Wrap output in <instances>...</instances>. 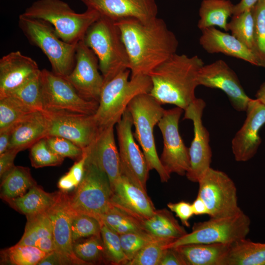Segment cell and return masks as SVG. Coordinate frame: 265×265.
Instances as JSON below:
<instances>
[{"label":"cell","mask_w":265,"mask_h":265,"mask_svg":"<svg viewBox=\"0 0 265 265\" xmlns=\"http://www.w3.org/2000/svg\"><path fill=\"white\" fill-rule=\"evenodd\" d=\"M29 158L31 165L36 168L59 165L64 159L50 149L46 138L40 139L30 148Z\"/></svg>","instance_id":"cell-43"},{"label":"cell","mask_w":265,"mask_h":265,"mask_svg":"<svg viewBox=\"0 0 265 265\" xmlns=\"http://www.w3.org/2000/svg\"><path fill=\"white\" fill-rule=\"evenodd\" d=\"M223 265H265V243L244 238L231 243Z\"/></svg>","instance_id":"cell-28"},{"label":"cell","mask_w":265,"mask_h":265,"mask_svg":"<svg viewBox=\"0 0 265 265\" xmlns=\"http://www.w3.org/2000/svg\"><path fill=\"white\" fill-rule=\"evenodd\" d=\"M198 195L212 218L232 216L243 212L238 205L237 187L225 172L209 168L198 182Z\"/></svg>","instance_id":"cell-10"},{"label":"cell","mask_w":265,"mask_h":265,"mask_svg":"<svg viewBox=\"0 0 265 265\" xmlns=\"http://www.w3.org/2000/svg\"><path fill=\"white\" fill-rule=\"evenodd\" d=\"M114 126H110L100 130L94 142L84 150L87 154L86 159L106 174L111 188L122 175Z\"/></svg>","instance_id":"cell-22"},{"label":"cell","mask_w":265,"mask_h":265,"mask_svg":"<svg viewBox=\"0 0 265 265\" xmlns=\"http://www.w3.org/2000/svg\"><path fill=\"white\" fill-rule=\"evenodd\" d=\"M82 40L98 58L104 83L129 69L128 55L115 22L100 16Z\"/></svg>","instance_id":"cell-4"},{"label":"cell","mask_w":265,"mask_h":265,"mask_svg":"<svg viewBox=\"0 0 265 265\" xmlns=\"http://www.w3.org/2000/svg\"><path fill=\"white\" fill-rule=\"evenodd\" d=\"M36 62L17 51L0 59V97L7 95L40 71Z\"/></svg>","instance_id":"cell-23"},{"label":"cell","mask_w":265,"mask_h":265,"mask_svg":"<svg viewBox=\"0 0 265 265\" xmlns=\"http://www.w3.org/2000/svg\"><path fill=\"white\" fill-rule=\"evenodd\" d=\"M43 111L48 122V136L62 137L83 150L94 142L100 132L94 115L66 111Z\"/></svg>","instance_id":"cell-14"},{"label":"cell","mask_w":265,"mask_h":265,"mask_svg":"<svg viewBox=\"0 0 265 265\" xmlns=\"http://www.w3.org/2000/svg\"><path fill=\"white\" fill-rule=\"evenodd\" d=\"M100 222L119 235L144 230L142 221L112 204L101 216Z\"/></svg>","instance_id":"cell-33"},{"label":"cell","mask_w":265,"mask_h":265,"mask_svg":"<svg viewBox=\"0 0 265 265\" xmlns=\"http://www.w3.org/2000/svg\"><path fill=\"white\" fill-rule=\"evenodd\" d=\"M198 83L223 91L238 111H245L251 99L246 94L236 73L221 59L202 66L198 73Z\"/></svg>","instance_id":"cell-17"},{"label":"cell","mask_w":265,"mask_h":265,"mask_svg":"<svg viewBox=\"0 0 265 265\" xmlns=\"http://www.w3.org/2000/svg\"><path fill=\"white\" fill-rule=\"evenodd\" d=\"M205 102L196 98L184 110V119L192 121L194 137L188 148L190 167L186 176L191 182L198 183L206 171L211 167L212 151L210 145V135L202 121Z\"/></svg>","instance_id":"cell-15"},{"label":"cell","mask_w":265,"mask_h":265,"mask_svg":"<svg viewBox=\"0 0 265 265\" xmlns=\"http://www.w3.org/2000/svg\"><path fill=\"white\" fill-rule=\"evenodd\" d=\"M25 232L19 245L37 247L50 253L54 250L52 223L47 212L26 217Z\"/></svg>","instance_id":"cell-26"},{"label":"cell","mask_w":265,"mask_h":265,"mask_svg":"<svg viewBox=\"0 0 265 265\" xmlns=\"http://www.w3.org/2000/svg\"><path fill=\"white\" fill-rule=\"evenodd\" d=\"M125 46L131 76L148 74L176 53L178 40L161 19L134 18L115 22Z\"/></svg>","instance_id":"cell-1"},{"label":"cell","mask_w":265,"mask_h":265,"mask_svg":"<svg viewBox=\"0 0 265 265\" xmlns=\"http://www.w3.org/2000/svg\"><path fill=\"white\" fill-rule=\"evenodd\" d=\"M264 1H265V0H264Z\"/></svg>","instance_id":"cell-56"},{"label":"cell","mask_w":265,"mask_h":265,"mask_svg":"<svg viewBox=\"0 0 265 265\" xmlns=\"http://www.w3.org/2000/svg\"><path fill=\"white\" fill-rule=\"evenodd\" d=\"M204 64L197 55L175 53L148 74L149 94L161 105L172 104L185 110L197 98L198 73Z\"/></svg>","instance_id":"cell-2"},{"label":"cell","mask_w":265,"mask_h":265,"mask_svg":"<svg viewBox=\"0 0 265 265\" xmlns=\"http://www.w3.org/2000/svg\"><path fill=\"white\" fill-rule=\"evenodd\" d=\"M260 0H241L234 5L233 15H237L243 11L252 8Z\"/></svg>","instance_id":"cell-53"},{"label":"cell","mask_w":265,"mask_h":265,"mask_svg":"<svg viewBox=\"0 0 265 265\" xmlns=\"http://www.w3.org/2000/svg\"><path fill=\"white\" fill-rule=\"evenodd\" d=\"M40 80L44 110L86 115L96 113L99 103L83 98L65 78L44 69L41 70Z\"/></svg>","instance_id":"cell-11"},{"label":"cell","mask_w":265,"mask_h":265,"mask_svg":"<svg viewBox=\"0 0 265 265\" xmlns=\"http://www.w3.org/2000/svg\"><path fill=\"white\" fill-rule=\"evenodd\" d=\"M159 265H186V264L176 248H167L164 252Z\"/></svg>","instance_id":"cell-48"},{"label":"cell","mask_w":265,"mask_h":265,"mask_svg":"<svg viewBox=\"0 0 265 265\" xmlns=\"http://www.w3.org/2000/svg\"><path fill=\"white\" fill-rule=\"evenodd\" d=\"M73 249L75 255L88 264L99 261L103 257L106 258L101 235L89 237L83 241L75 242Z\"/></svg>","instance_id":"cell-40"},{"label":"cell","mask_w":265,"mask_h":265,"mask_svg":"<svg viewBox=\"0 0 265 265\" xmlns=\"http://www.w3.org/2000/svg\"><path fill=\"white\" fill-rule=\"evenodd\" d=\"M19 123L0 130V155L8 150L13 132Z\"/></svg>","instance_id":"cell-50"},{"label":"cell","mask_w":265,"mask_h":265,"mask_svg":"<svg viewBox=\"0 0 265 265\" xmlns=\"http://www.w3.org/2000/svg\"><path fill=\"white\" fill-rule=\"evenodd\" d=\"M199 43L207 53H222L258 66L253 52L232 34L215 28L202 29Z\"/></svg>","instance_id":"cell-24"},{"label":"cell","mask_w":265,"mask_h":265,"mask_svg":"<svg viewBox=\"0 0 265 265\" xmlns=\"http://www.w3.org/2000/svg\"><path fill=\"white\" fill-rule=\"evenodd\" d=\"M39 265H64L60 256L54 251L49 253L38 264Z\"/></svg>","instance_id":"cell-54"},{"label":"cell","mask_w":265,"mask_h":265,"mask_svg":"<svg viewBox=\"0 0 265 265\" xmlns=\"http://www.w3.org/2000/svg\"><path fill=\"white\" fill-rule=\"evenodd\" d=\"M18 26L29 42L46 56L53 73L65 78L72 72L75 64L77 44L63 41L50 24L41 19L21 14Z\"/></svg>","instance_id":"cell-6"},{"label":"cell","mask_w":265,"mask_h":265,"mask_svg":"<svg viewBox=\"0 0 265 265\" xmlns=\"http://www.w3.org/2000/svg\"><path fill=\"white\" fill-rule=\"evenodd\" d=\"M246 116L240 129L232 140L235 159L247 161L256 154L262 140L259 132L265 124V105L257 99H251L246 109Z\"/></svg>","instance_id":"cell-19"},{"label":"cell","mask_w":265,"mask_h":265,"mask_svg":"<svg viewBox=\"0 0 265 265\" xmlns=\"http://www.w3.org/2000/svg\"><path fill=\"white\" fill-rule=\"evenodd\" d=\"M34 111L13 97H0V130L20 122Z\"/></svg>","instance_id":"cell-37"},{"label":"cell","mask_w":265,"mask_h":265,"mask_svg":"<svg viewBox=\"0 0 265 265\" xmlns=\"http://www.w3.org/2000/svg\"><path fill=\"white\" fill-rule=\"evenodd\" d=\"M112 193L106 174L86 159L83 179L72 195H68L69 203L75 212L93 217L100 222L111 205Z\"/></svg>","instance_id":"cell-8"},{"label":"cell","mask_w":265,"mask_h":265,"mask_svg":"<svg viewBox=\"0 0 265 265\" xmlns=\"http://www.w3.org/2000/svg\"><path fill=\"white\" fill-rule=\"evenodd\" d=\"M74 211L71 208L68 195L59 192L56 200L47 212L52 223L54 251L64 265H86L75 254L71 234V222Z\"/></svg>","instance_id":"cell-18"},{"label":"cell","mask_w":265,"mask_h":265,"mask_svg":"<svg viewBox=\"0 0 265 265\" xmlns=\"http://www.w3.org/2000/svg\"><path fill=\"white\" fill-rule=\"evenodd\" d=\"M87 9L114 22L134 18L148 22L157 17L158 7L155 0H80Z\"/></svg>","instance_id":"cell-20"},{"label":"cell","mask_w":265,"mask_h":265,"mask_svg":"<svg viewBox=\"0 0 265 265\" xmlns=\"http://www.w3.org/2000/svg\"><path fill=\"white\" fill-rule=\"evenodd\" d=\"M19 152L15 149H8L0 155V176L1 178L15 166L14 161Z\"/></svg>","instance_id":"cell-47"},{"label":"cell","mask_w":265,"mask_h":265,"mask_svg":"<svg viewBox=\"0 0 265 265\" xmlns=\"http://www.w3.org/2000/svg\"><path fill=\"white\" fill-rule=\"evenodd\" d=\"M119 235L122 249L128 261L127 263L133 258L147 244L157 238L144 230Z\"/></svg>","instance_id":"cell-44"},{"label":"cell","mask_w":265,"mask_h":265,"mask_svg":"<svg viewBox=\"0 0 265 265\" xmlns=\"http://www.w3.org/2000/svg\"><path fill=\"white\" fill-rule=\"evenodd\" d=\"M135 128L134 136L145 157L149 170H155L162 183L170 178L162 166L157 153L154 128L162 117L165 109L149 93L135 97L127 107Z\"/></svg>","instance_id":"cell-7"},{"label":"cell","mask_w":265,"mask_h":265,"mask_svg":"<svg viewBox=\"0 0 265 265\" xmlns=\"http://www.w3.org/2000/svg\"><path fill=\"white\" fill-rule=\"evenodd\" d=\"M124 70L104 84L94 118L100 130L114 126L122 118L130 102L136 96L149 93L152 81L148 75L131 76Z\"/></svg>","instance_id":"cell-3"},{"label":"cell","mask_w":265,"mask_h":265,"mask_svg":"<svg viewBox=\"0 0 265 265\" xmlns=\"http://www.w3.org/2000/svg\"><path fill=\"white\" fill-rule=\"evenodd\" d=\"M256 96V99L265 105V81L260 86Z\"/></svg>","instance_id":"cell-55"},{"label":"cell","mask_w":265,"mask_h":265,"mask_svg":"<svg viewBox=\"0 0 265 265\" xmlns=\"http://www.w3.org/2000/svg\"><path fill=\"white\" fill-rule=\"evenodd\" d=\"M101 235L106 258L114 265H126L128 261L121 245L120 235L101 224Z\"/></svg>","instance_id":"cell-41"},{"label":"cell","mask_w":265,"mask_h":265,"mask_svg":"<svg viewBox=\"0 0 265 265\" xmlns=\"http://www.w3.org/2000/svg\"><path fill=\"white\" fill-rule=\"evenodd\" d=\"M171 212L166 209L156 210L152 217L142 221L144 230L157 238L175 240L186 235L185 228Z\"/></svg>","instance_id":"cell-30"},{"label":"cell","mask_w":265,"mask_h":265,"mask_svg":"<svg viewBox=\"0 0 265 265\" xmlns=\"http://www.w3.org/2000/svg\"><path fill=\"white\" fill-rule=\"evenodd\" d=\"M2 262L12 265H35L49 253L28 245H15L1 252Z\"/></svg>","instance_id":"cell-36"},{"label":"cell","mask_w":265,"mask_h":265,"mask_svg":"<svg viewBox=\"0 0 265 265\" xmlns=\"http://www.w3.org/2000/svg\"><path fill=\"white\" fill-rule=\"evenodd\" d=\"M40 73L41 70L6 96L16 98L34 111H43Z\"/></svg>","instance_id":"cell-35"},{"label":"cell","mask_w":265,"mask_h":265,"mask_svg":"<svg viewBox=\"0 0 265 265\" xmlns=\"http://www.w3.org/2000/svg\"><path fill=\"white\" fill-rule=\"evenodd\" d=\"M254 46L253 53L258 66L265 68V2L260 0L253 7Z\"/></svg>","instance_id":"cell-39"},{"label":"cell","mask_w":265,"mask_h":265,"mask_svg":"<svg viewBox=\"0 0 265 265\" xmlns=\"http://www.w3.org/2000/svg\"><path fill=\"white\" fill-rule=\"evenodd\" d=\"M48 132V122L43 111H34L16 125L8 149L20 152L30 148L40 139L47 137Z\"/></svg>","instance_id":"cell-25"},{"label":"cell","mask_w":265,"mask_h":265,"mask_svg":"<svg viewBox=\"0 0 265 265\" xmlns=\"http://www.w3.org/2000/svg\"><path fill=\"white\" fill-rule=\"evenodd\" d=\"M58 193L47 192L36 185L24 195L7 201L27 217L47 212L56 201Z\"/></svg>","instance_id":"cell-29"},{"label":"cell","mask_w":265,"mask_h":265,"mask_svg":"<svg viewBox=\"0 0 265 265\" xmlns=\"http://www.w3.org/2000/svg\"><path fill=\"white\" fill-rule=\"evenodd\" d=\"M46 139L50 149L62 158L78 160L83 154L84 150L81 148L65 138L49 136Z\"/></svg>","instance_id":"cell-45"},{"label":"cell","mask_w":265,"mask_h":265,"mask_svg":"<svg viewBox=\"0 0 265 265\" xmlns=\"http://www.w3.org/2000/svg\"><path fill=\"white\" fill-rule=\"evenodd\" d=\"M251 220L243 212L232 216L212 218L195 223L192 231L171 243L168 248L192 243L231 244L246 238Z\"/></svg>","instance_id":"cell-9"},{"label":"cell","mask_w":265,"mask_h":265,"mask_svg":"<svg viewBox=\"0 0 265 265\" xmlns=\"http://www.w3.org/2000/svg\"><path fill=\"white\" fill-rule=\"evenodd\" d=\"M99 70L97 57L81 40L77 45L74 68L65 78L83 98L99 103L104 84Z\"/></svg>","instance_id":"cell-16"},{"label":"cell","mask_w":265,"mask_h":265,"mask_svg":"<svg viewBox=\"0 0 265 265\" xmlns=\"http://www.w3.org/2000/svg\"><path fill=\"white\" fill-rule=\"evenodd\" d=\"M175 240L157 238L143 247L127 265H159L164 252Z\"/></svg>","instance_id":"cell-38"},{"label":"cell","mask_w":265,"mask_h":265,"mask_svg":"<svg viewBox=\"0 0 265 265\" xmlns=\"http://www.w3.org/2000/svg\"><path fill=\"white\" fill-rule=\"evenodd\" d=\"M57 185L58 187L63 192L71 190L77 186L74 180L68 173L60 178Z\"/></svg>","instance_id":"cell-51"},{"label":"cell","mask_w":265,"mask_h":265,"mask_svg":"<svg viewBox=\"0 0 265 265\" xmlns=\"http://www.w3.org/2000/svg\"><path fill=\"white\" fill-rule=\"evenodd\" d=\"M111 204L140 221L149 218L156 210L143 190L130 181L126 177H121L112 188Z\"/></svg>","instance_id":"cell-21"},{"label":"cell","mask_w":265,"mask_h":265,"mask_svg":"<svg viewBox=\"0 0 265 265\" xmlns=\"http://www.w3.org/2000/svg\"><path fill=\"white\" fill-rule=\"evenodd\" d=\"M183 111L178 106L165 109L157 124L163 142L160 160L170 175H186L190 167L188 148L185 146L179 131V120Z\"/></svg>","instance_id":"cell-12"},{"label":"cell","mask_w":265,"mask_h":265,"mask_svg":"<svg viewBox=\"0 0 265 265\" xmlns=\"http://www.w3.org/2000/svg\"><path fill=\"white\" fill-rule=\"evenodd\" d=\"M116 125L121 174L146 191L150 170L143 152L134 140L132 119L127 108Z\"/></svg>","instance_id":"cell-13"},{"label":"cell","mask_w":265,"mask_h":265,"mask_svg":"<svg viewBox=\"0 0 265 265\" xmlns=\"http://www.w3.org/2000/svg\"><path fill=\"white\" fill-rule=\"evenodd\" d=\"M191 205L194 215L208 214L209 211L206 204L198 195H197Z\"/></svg>","instance_id":"cell-52"},{"label":"cell","mask_w":265,"mask_h":265,"mask_svg":"<svg viewBox=\"0 0 265 265\" xmlns=\"http://www.w3.org/2000/svg\"><path fill=\"white\" fill-rule=\"evenodd\" d=\"M228 243H192L176 248L186 265H223Z\"/></svg>","instance_id":"cell-27"},{"label":"cell","mask_w":265,"mask_h":265,"mask_svg":"<svg viewBox=\"0 0 265 265\" xmlns=\"http://www.w3.org/2000/svg\"><path fill=\"white\" fill-rule=\"evenodd\" d=\"M253 7L238 15H233L231 20L227 24V31L230 30L231 34L250 49L253 53L254 46Z\"/></svg>","instance_id":"cell-34"},{"label":"cell","mask_w":265,"mask_h":265,"mask_svg":"<svg viewBox=\"0 0 265 265\" xmlns=\"http://www.w3.org/2000/svg\"><path fill=\"white\" fill-rule=\"evenodd\" d=\"M2 178L1 196L6 201L24 195L36 185L30 169L26 167L14 166Z\"/></svg>","instance_id":"cell-32"},{"label":"cell","mask_w":265,"mask_h":265,"mask_svg":"<svg viewBox=\"0 0 265 265\" xmlns=\"http://www.w3.org/2000/svg\"><path fill=\"white\" fill-rule=\"evenodd\" d=\"M21 14L47 22L63 41L71 44L82 40L88 29L100 16L89 9L76 13L61 0H37Z\"/></svg>","instance_id":"cell-5"},{"label":"cell","mask_w":265,"mask_h":265,"mask_svg":"<svg viewBox=\"0 0 265 265\" xmlns=\"http://www.w3.org/2000/svg\"><path fill=\"white\" fill-rule=\"evenodd\" d=\"M234 5L230 0H203L199 10L198 27L218 26L227 31L228 19L233 15Z\"/></svg>","instance_id":"cell-31"},{"label":"cell","mask_w":265,"mask_h":265,"mask_svg":"<svg viewBox=\"0 0 265 265\" xmlns=\"http://www.w3.org/2000/svg\"><path fill=\"white\" fill-rule=\"evenodd\" d=\"M168 208L174 212L181 220L182 224L186 227H189V219L194 214L191 204L180 201L177 203H169L167 204Z\"/></svg>","instance_id":"cell-46"},{"label":"cell","mask_w":265,"mask_h":265,"mask_svg":"<svg viewBox=\"0 0 265 265\" xmlns=\"http://www.w3.org/2000/svg\"><path fill=\"white\" fill-rule=\"evenodd\" d=\"M101 227L100 222L94 217L74 211L71 222L73 242L84 238L101 235Z\"/></svg>","instance_id":"cell-42"},{"label":"cell","mask_w":265,"mask_h":265,"mask_svg":"<svg viewBox=\"0 0 265 265\" xmlns=\"http://www.w3.org/2000/svg\"><path fill=\"white\" fill-rule=\"evenodd\" d=\"M86 158V153L84 151L81 158L77 160L67 172L74 180L77 186L82 181L84 174Z\"/></svg>","instance_id":"cell-49"}]
</instances>
